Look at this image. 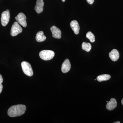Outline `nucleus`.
<instances>
[{
	"instance_id": "1",
	"label": "nucleus",
	"mask_w": 123,
	"mask_h": 123,
	"mask_svg": "<svg viewBox=\"0 0 123 123\" xmlns=\"http://www.w3.org/2000/svg\"><path fill=\"white\" fill-rule=\"evenodd\" d=\"M26 109V106L22 104L13 106L10 108L8 110V115L11 117L20 116L24 114Z\"/></svg>"
},
{
	"instance_id": "2",
	"label": "nucleus",
	"mask_w": 123,
	"mask_h": 123,
	"mask_svg": "<svg viewBox=\"0 0 123 123\" xmlns=\"http://www.w3.org/2000/svg\"><path fill=\"white\" fill-rule=\"evenodd\" d=\"M55 55V52L53 51L49 50H44L41 51L39 54L40 58L45 61L51 60L54 57Z\"/></svg>"
},
{
	"instance_id": "3",
	"label": "nucleus",
	"mask_w": 123,
	"mask_h": 123,
	"mask_svg": "<svg viewBox=\"0 0 123 123\" xmlns=\"http://www.w3.org/2000/svg\"><path fill=\"white\" fill-rule=\"evenodd\" d=\"M22 68L23 72L29 76H32L33 72L30 64L26 61H23L21 63Z\"/></svg>"
},
{
	"instance_id": "4",
	"label": "nucleus",
	"mask_w": 123,
	"mask_h": 123,
	"mask_svg": "<svg viewBox=\"0 0 123 123\" xmlns=\"http://www.w3.org/2000/svg\"><path fill=\"white\" fill-rule=\"evenodd\" d=\"M22 29L20 26L19 23L17 22L14 23L11 27V35L12 36H16L18 34L22 33Z\"/></svg>"
},
{
	"instance_id": "5",
	"label": "nucleus",
	"mask_w": 123,
	"mask_h": 123,
	"mask_svg": "<svg viewBox=\"0 0 123 123\" xmlns=\"http://www.w3.org/2000/svg\"><path fill=\"white\" fill-rule=\"evenodd\" d=\"M15 18L18 22L22 26L24 27H26L27 25L26 21V17L24 14L20 13L15 17Z\"/></svg>"
},
{
	"instance_id": "6",
	"label": "nucleus",
	"mask_w": 123,
	"mask_h": 123,
	"mask_svg": "<svg viewBox=\"0 0 123 123\" xmlns=\"http://www.w3.org/2000/svg\"><path fill=\"white\" fill-rule=\"evenodd\" d=\"M10 18L9 12L7 11H3L1 14V23L3 26H5L8 23Z\"/></svg>"
},
{
	"instance_id": "7",
	"label": "nucleus",
	"mask_w": 123,
	"mask_h": 123,
	"mask_svg": "<svg viewBox=\"0 0 123 123\" xmlns=\"http://www.w3.org/2000/svg\"><path fill=\"white\" fill-rule=\"evenodd\" d=\"M51 31L52 34L53 38L56 39H60L61 38L62 32L59 28L56 26H53L51 28Z\"/></svg>"
},
{
	"instance_id": "8",
	"label": "nucleus",
	"mask_w": 123,
	"mask_h": 123,
	"mask_svg": "<svg viewBox=\"0 0 123 123\" xmlns=\"http://www.w3.org/2000/svg\"><path fill=\"white\" fill-rule=\"evenodd\" d=\"M44 3L43 0H37L35 10L37 13H40L43 10Z\"/></svg>"
},
{
	"instance_id": "9",
	"label": "nucleus",
	"mask_w": 123,
	"mask_h": 123,
	"mask_svg": "<svg viewBox=\"0 0 123 123\" xmlns=\"http://www.w3.org/2000/svg\"><path fill=\"white\" fill-rule=\"evenodd\" d=\"M71 68V64L68 59L65 60L62 66L61 70L62 72L65 73L68 72Z\"/></svg>"
},
{
	"instance_id": "10",
	"label": "nucleus",
	"mask_w": 123,
	"mask_h": 123,
	"mask_svg": "<svg viewBox=\"0 0 123 123\" xmlns=\"http://www.w3.org/2000/svg\"><path fill=\"white\" fill-rule=\"evenodd\" d=\"M70 26L75 34L77 35L79 34L80 27L77 21L74 20L71 21Z\"/></svg>"
},
{
	"instance_id": "11",
	"label": "nucleus",
	"mask_w": 123,
	"mask_h": 123,
	"mask_svg": "<svg viewBox=\"0 0 123 123\" xmlns=\"http://www.w3.org/2000/svg\"><path fill=\"white\" fill-rule=\"evenodd\" d=\"M109 56L111 60L115 62L118 60L119 57V53L116 49H114L109 52Z\"/></svg>"
},
{
	"instance_id": "12",
	"label": "nucleus",
	"mask_w": 123,
	"mask_h": 123,
	"mask_svg": "<svg viewBox=\"0 0 123 123\" xmlns=\"http://www.w3.org/2000/svg\"><path fill=\"white\" fill-rule=\"evenodd\" d=\"M117 106V103L116 99L114 98H111L110 101L108 102L106 108L109 111L114 110Z\"/></svg>"
},
{
	"instance_id": "13",
	"label": "nucleus",
	"mask_w": 123,
	"mask_h": 123,
	"mask_svg": "<svg viewBox=\"0 0 123 123\" xmlns=\"http://www.w3.org/2000/svg\"><path fill=\"white\" fill-rule=\"evenodd\" d=\"M46 37L44 35L43 31H40L37 33L36 36V39L37 42H41L45 41Z\"/></svg>"
},
{
	"instance_id": "14",
	"label": "nucleus",
	"mask_w": 123,
	"mask_h": 123,
	"mask_svg": "<svg viewBox=\"0 0 123 123\" xmlns=\"http://www.w3.org/2000/svg\"><path fill=\"white\" fill-rule=\"evenodd\" d=\"M111 77V76L108 74H104L98 76L97 77V79L98 82L106 81L109 80Z\"/></svg>"
},
{
	"instance_id": "15",
	"label": "nucleus",
	"mask_w": 123,
	"mask_h": 123,
	"mask_svg": "<svg viewBox=\"0 0 123 123\" xmlns=\"http://www.w3.org/2000/svg\"><path fill=\"white\" fill-rule=\"evenodd\" d=\"M82 48L84 50L89 52L91 49V44L89 43L83 42L82 44Z\"/></svg>"
},
{
	"instance_id": "16",
	"label": "nucleus",
	"mask_w": 123,
	"mask_h": 123,
	"mask_svg": "<svg viewBox=\"0 0 123 123\" xmlns=\"http://www.w3.org/2000/svg\"><path fill=\"white\" fill-rule=\"evenodd\" d=\"M86 37L89 40L91 43H93L95 41V37L93 33L91 31H89L86 34Z\"/></svg>"
},
{
	"instance_id": "17",
	"label": "nucleus",
	"mask_w": 123,
	"mask_h": 123,
	"mask_svg": "<svg viewBox=\"0 0 123 123\" xmlns=\"http://www.w3.org/2000/svg\"><path fill=\"white\" fill-rule=\"evenodd\" d=\"M3 79L2 76L0 75V94L2 92V88H3V86L2 85V83L3 82Z\"/></svg>"
},
{
	"instance_id": "18",
	"label": "nucleus",
	"mask_w": 123,
	"mask_h": 123,
	"mask_svg": "<svg viewBox=\"0 0 123 123\" xmlns=\"http://www.w3.org/2000/svg\"><path fill=\"white\" fill-rule=\"evenodd\" d=\"M87 2L90 5H92L94 2V0H86Z\"/></svg>"
},
{
	"instance_id": "19",
	"label": "nucleus",
	"mask_w": 123,
	"mask_h": 123,
	"mask_svg": "<svg viewBox=\"0 0 123 123\" xmlns=\"http://www.w3.org/2000/svg\"><path fill=\"white\" fill-rule=\"evenodd\" d=\"M120 121H116V122H114L113 123H120Z\"/></svg>"
},
{
	"instance_id": "20",
	"label": "nucleus",
	"mask_w": 123,
	"mask_h": 123,
	"mask_svg": "<svg viewBox=\"0 0 123 123\" xmlns=\"http://www.w3.org/2000/svg\"><path fill=\"white\" fill-rule=\"evenodd\" d=\"M121 103H122V104L123 106V99H122V100H121Z\"/></svg>"
},
{
	"instance_id": "21",
	"label": "nucleus",
	"mask_w": 123,
	"mask_h": 123,
	"mask_svg": "<svg viewBox=\"0 0 123 123\" xmlns=\"http://www.w3.org/2000/svg\"><path fill=\"white\" fill-rule=\"evenodd\" d=\"M62 0V1H63V2H65V0Z\"/></svg>"
},
{
	"instance_id": "22",
	"label": "nucleus",
	"mask_w": 123,
	"mask_h": 123,
	"mask_svg": "<svg viewBox=\"0 0 123 123\" xmlns=\"http://www.w3.org/2000/svg\"><path fill=\"white\" fill-rule=\"evenodd\" d=\"M6 11H8V12H9V11H10L9 10H8V9L6 10Z\"/></svg>"
}]
</instances>
